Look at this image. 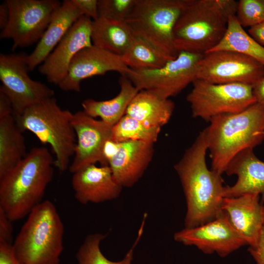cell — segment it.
Here are the masks:
<instances>
[{"label":"cell","mask_w":264,"mask_h":264,"mask_svg":"<svg viewBox=\"0 0 264 264\" xmlns=\"http://www.w3.org/2000/svg\"><path fill=\"white\" fill-rule=\"evenodd\" d=\"M217 50L239 52L264 65V46L245 31L237 21L235 15L230 16L227 30L221 41L208 52Z\"/></svg>","instance_id":"obj_26"},{"label":"cell","mask_w":264,"mask_h":264,"mask_svg":"<svg viewBox=\"0 0 264 264\" xmlns=\"http://www.w3.org/2000/svg\"><path fill=\"white\" fill-rule=\"evenodd\" d=\"M73 114L62 109L54 97L46 99L14 116L23 132L28 131L40 141L48 144L55 155L54 164L64 172L74 155L76 136L71 124Z\"/></svg>","instance_id":"obj_6"},{"label":"cell","mask_w":264,"mask_h":264,"mask_svg":"<svg viewBox=\"0 0 264 264\" xmlns=\"http://www.w3.org/2000/svg\"><path fill=\"white\" fill-rule=\"evenodd\" d=\"M12 222L0 208V242L12 244L13 229Z\"/></svg>","instance_id":"obj_32"},{"label":"cell","mask_w":264,"mask_h":264,"mask_svg":"<svg viewBox=\"0 0 264 264\" xmlns=\"http://www.w3.org/2000/svg\"><path fill=\"white\" fill-rule=\"evenodd\" d=\"M253 90L257 102L264 106V77L253 87Z\"/></svg>","instance_id":"obj_38"},{"label":"cell","mask_w":264,"mask_h":264,"mask_svg":"<svg viewBox=\"0 0 264 264\" xmlns=\"http://www.w3.org/2000/svg\"><path fill=\"white\" fill-rule=\"evenodd\" d=\"M136 0H98L99 18L126 22Z\"/></svg>","instance_id":"obj_31"},{"label":"cell","mask_w":264,"mask_h":264,"mask_svg":"<svg viewBox=\"0 0 264 264\" xmlns=\"http://www.w3.org/2000/svg\"><path fill=\"white\" fill-rule=\"evenodd\" d=\"M264 77V65L235 51L205 53L199 61L198 79L213 84L242 83L253 87Z\"/></svg>","instance_id":"obj_12"},{"label":"cell","mask_w":264,"mask_h":264,"mask_svg":"<svg viewBox=\"0 0 264 264\" xmlns=\"http://www.w3.org/2000/svg\"><path fill=\"white\" fill-rule=\"evenodd\" d=\"M221 209L248 245L254 246L264 227V205L260 196L246 194L224 198Z\"/></svg>","instance_id":"obj_19"},{"label":"cell","mask_w":264,"mask_h":264,"mask_svg":"<svg viewBox=\"0 0 264 264\" xmlns=\"http://www.w3.org/2000/svg\"><path fill=\"white\" fill-rule=\"evenodd\" d=\"M207 150L202 131L174 166L186 201V228L208 222L223 213V180L221 175L207 168L205 161Z\"/></svg>","instance_id":"obj_1"},{"label":"cell","mask_w":264,"mask_h":264,"mask_svg":"<svg viewBox=\"0 0 264 264\" xmlns=\"http://www.w3.org/2000/svg\"><path fill=\"white\" fill-rule=\"evenodd\" d=\"M84 15L73 0H65L54 11L34 50L26 56L29 71L41 65L74 23Z\"/></svg>","instance_id":"obj_21"},{"label":"cell","mask_w":264,"mask_h":264,"mask_svg":"<svg viewBox=\"0 0 264 264\" xmlns=\"http://www.w3.org/2000/svg\"><path fill=\"white\" fill-rule=\"evenodd\" d=\"M107 235L94 233L88 235L76 254L78 264H123V260L113 262L102 253L100 244Z\"/></svg>","instance_id":"obj_29"},{"label":"cell","mask_w":264,"mask_h":264,"mask_svg":"<svg viewBox=\"0 0 264 264\" xmlns=\"http://www.w3.org/2000/svg\"><path fill=\"white\" fill-rule=\"evenodd\" d=\"M22 133L13 115L0 119V178L27 154Z\"/></svg>","instance_id":"obj_25"},{"label":"cell","mask_w":264,"mask_h":264,"mask_svg":"<svg viewBox=\"0 0 264 264\" xmlns=\"http://www.w3.org/2000/svg\"><path fill=\"white\" fill-rule=\"evenodd\" d=\"M12 246L0 242V264H19L14 256Z\"/></svg>","instance_id":"obj_35"},{"label":"cell","mask_w":264,"mask_h":264,"mask_svg":"<svg viewBox=\"0 0 264 264\" xmlns=\"http://www.w3.org/2000/svg\"><path fill=\"white\" fill-rule=\"evenodd\" d=\"M202 55L180 51L176 58L160 68L141 70L130 69L125 75L139 90H148L160 98L169 99L198 79Z\"/></svg>","instance_id":"obj_9"},{"label":"cell","mask_w":264,"mask_h":264,"mask_svg":"<svg viewBox=\"0 0 264 264\" xmlns=\"http://www.w3.org/2000/svg\"><path fill=\"white\" fill-rule=\"evenodd\" d=\"M247 251L256 264H264V227L262 230L257 244L254 246H249Z\"/></svg>","instance_id":"obj_34"},{"label":"cell","mask_w":264,"mask_h":264,"mask_svg":"<svg viewBox=\"0 0 264 264\" xmlns=\"http://www.w3.org/2000/svg\"><path fill=\"white\" fill-rule=\"evenodd\" d=\"M187 95L192 116L209 121L224 114L240 112L257 102L253 86L242 83L217 84L197 79Z\"/></svg>","instance_id":"obj_8"},{"label":"cell","mask_w":264,"mask_h":264,"mask_svg":"<svg viewBox=\"0 0 264 264\" xmlns=\"http://www.w3.org/2000/svg\"><path fill=\"white\" fill-rule=\"evenodd\" d=\"M9 17V9L5 1L0 5V28L1 30L6 26Z\"/></svg>","instance_id":"obj_39"},{"label":"cell","mask_w":264,"mask_h":264,"mask_svg":"<svg viewBox=\"0 0 264 264\" xmlns=\"http://www.w3.org/2000/svg\"><path fill=\"white\" fill-rule=\"evenodd\" d=\"M134 37L126 22L98 18L92 22V44L122 56L131 44Z\"/></svg>","instance_id":"obj_24"},{"label":"cell","mask_w":264,"mask_h":264,"mask_svg":"<svg viewBox=\"0 0 264 264\" xmlns=\"http://www.w3.org/2000/svg\"><path fill=\"white\" fill-rule=\"evenodd\" d=\"M8 22L0 37L13 41L12 50L39 42L55 10L62 2L56 0H6Z\"/></svg>","instance_id":"obj_10"},{"label":"cell","mask_w":264,"mask_h":264,"mask_svg":"<svg viewBox=\"0 0 264 264\" xmlns=\"http://www.w3.org/2000/svg\"><path fill=\"white\" fill-rule=\"evenodd\" d=\"M80 9L84 15L90 18L92 21L99 18L98 0H73Z\"/></svg>","instance_id":"obj_33"},{"label":"cell","mask_w":264,"mask_h":264,"mask_svg":"<svg viewBox=\"0 0 264 264\" xmlns=\"http://www.w3.org/2000/svg\"><path fill=\"white\" fill-rule=\"evenodd\" d=\"M234 0H185L173 31L175 48L203 54L221 41L231 16L236 14Z\"/></svg>","instance_id":"obj_3"},{"label":"cell","mask_w":264,"mask_h":264,"mask_svg":"<svg viewBox=\"0 0 264 264\" xmlns=\"http://www.w3.org/2000/svg\"><path fill=\"white\" fill-rule=\"evenodd\" d=\"M72 187L81 204L99 203L116 198L122 187L114 179L109 166H88L73 174Z\"/></svg>","instance_id":"obj_18"},{"label":"cell","mask_w":264,"mask_h":264,"mask_svg":"<svg viewBox=\"0 0 264 264\" xmlns=\"http://www.w3.org/2000/svg\"><path fill=\"white\" fill-rule=\"evenodd\" d=\"M242 27L250 28L264 22V0H240L235 14Z\"/></svg>","instance_id":"obj_30"},{"label":"cell","mask_w":264,"mask_h":264,"mask_svg":"<svg viewBox=\"0 0 264 264\" xmlns=\"http://www.w3.org/2000/svg\"><path fill=\"white\" fill-rule=\"evenodd\" d=\"M252 148L238 153L229 162L225 172L235 175V184L224 187V198L237 197L246 194L262 196L264 201V162L256 157Z\"/></svg>","instance_id":"obj_20"},{"label":"cell","mask_w":264,"mask_h":264,"mask_svg":"<svg viewBox=\"0 0 264 264\" xmlns=\"http://www.w3.org/2000/svg\"><path fill=\"white\" fill-rule=\"evenodd\" d=\"M161 128L149 127L125 114L111 128V141L120 143L129 140L154 143L157 140Z\"/></svg>","instance_id":"obj_27"},{"label":"cell","mask_w":264,"mask_h":264,"mask_svg":"<svg viewBox=\"0 0 264 264\" xmlns=\"http://www.w3.org/2000/svg\"><path fill=\"white\" fill-rule=\"evenodd\" d=\"M64 227L54 204L46 200L35 207L12 244L19 264H59Z\"/></svg>","instance_id":"obj_5"},{"label":"cell","mask_w":264,"mask_h":264,"mask_svg":"<svg viewBox=\"0 0 264 264\" xmlns=\"http://www.w3.org/2000/svg\"><path fill=\"white\" fill-rule=\"evenodd\" d=\"M248 34L264 46V22L249 28Z\"/></svg>","instance_id":"obj_37"},{"label":"cell","mask_w":264,"mask_h":264,"mask_svg":"<svg viewBox=\"0 0 264 264\" xmlns=\"http://www.w3.org/2000/svg\"><path fill=\"white\" fill-rule=\"evenodd\" d=\"M130 70L122 56L92 45L85 48L73 58L67 73L58 85L64 91L80 92L81 83L87 78L117 71L125 75Z\"/></svg>","instance_id":"obj_16"},{"label":"cell","mask_w":264,"mask_h":264,"mask_svg":"<svg viewBox=\"0 0 264 264\" xmlns=\"http://www.w3.org/2000/svg\"><path fill=\"white\" fill-rule=\"evenodd\" d=\"M122 58L129 68L135 70L156 69L169 61L147 44L135 37Z\"/></svg>","instance_id":"obj_28"},{"label":"cell","mask_w":264,"mask_h":264,"mask_svg":"<svg viewBox=\"0 0 264 264\" xmlns=\"http://www.w3.org/2000/svg\"><path fill=\"white\" fill-rule=\"evenodd\" d=\"M71 124L76 136V144L73 161L68 167L69 172L73 174L97 162L101 166H108L105 150L111 140L112 127L96 120L83 110L73 114Z\"/></svg>","instance_id":"obj_14"},{"label":"cell","mask_w":264,"mask_h":264,"mask_svg":"<svg viewBox=\"0 0 264 264\" xmlns=\"http://www.w3.org/2000/svg\"><path fill=\"white\" fill-rule=\"evenodd\" d=\"M92 20L83 15L72 26L52 52L39 67L47 81L56 85L66 76L74 56L82 49L92 46Z\"/></svg>","instance_id":"obj_15"},{"label":"cell","mask_w":264,"mask_h":264,"mask_svg":"<svg viewBox=\"0 0 264 264\" xmlns=\"http://www.w3.org/2000/svg\"><path fill=\"white\" fill-rule=\"evenodd\" d=\"M119 83L120 89L116 96L104 101L86 99L82 103L83 110L93 118H100L106 124L113 127L125 114L130 103L140 91L125 75H121Z\"/></svg>","instance_id":"obj_22"},{"label":"cell","mask_w":264,"mask_h":264,"mask_svg":"<svg viewBox=\"0 0 264 264\" xmlns=\"http://www.w3.org/2000/svg\"><path fill=\"white\" fill-rule=\"evenodd\" d=\"M154 143L129 140L118 143L108 160L112 175L122 187H131L141 178L151 162Z\"/></svg>","instance_id":"obj_17"},{"label":"cell","mask_w":264,"mask_h":264,"mask_svg":"<svg viewBox=\"0 0 264 264\" xmlns=\"http://www.w3.org/2000/svg\"><path fill=\"white\" fill-rule=\"evenodd\" d=\"M143 228H144L143 227L141 226L140 229H139L138 232V236L136 239V241H135L134 243L132 245V248L130 249V250L128 251V252L127 253V254L125 256L124 258L123 259V264H131L132 259L133 250L142 236V234L143 231Z\"/></svg>","instance_id":"obj_40"},{"label":"cell","mask_w":264,"mask_h":264,"mask_svg":"<svg viewBox=\"0 0 264 264\" xmlns=\"http://www.w3.org/2000/svg\"><path fill=\"white\" fill-rule=\"evenodd\" d=\"M203 131L213 171L221 175L238 153L264 139V106L256 102L244 110L213 117Z\"/></svg>","instance_id":"obj_4"},{"label":"cell","mask_w":264,"mask_h":264,"mask_svg":"<svg viewBox=\"0 0 264 264\" xmlns=\"http://www.w3.org/2000/svg\"><path fill=\"white\" fill-rule=\"evenodd\" d=\"M53 166L48 149L35 147L0 178V208L11 221L28 216L42 202L53 177Z\"/></svg>","instance_id":"obj_2"},{"label":"cell","mask_w":264,"mask_h":264,"mask_svg":"<svg viewBox=\"0 0 264 264\" xmlns=\"http://www.w3.org/2000/svg\"><path fill=\"white\" fill-rule=\"evenodd\" d=\"M26 56L24 54H0V90L10 100L14 117L54 95L53 89L29 77Z\"/></svg>","instance_id":"obj_11"},{"label":"cell","mask_w":264,"mask_h":264,"mask_svg":"<svg viewBox=\"0 0 264 264\" xmlns=\"http://www.w3.org/2000/svg\"><path fill=\"white\" fill-rule=\"evenodd\" d=\"M185 0H136L126 21L133 35L168 61L176 58L173 31Z\"/></svg>","instance_id":"obj_7"},{"label":"cell","mask_w":264,"mask_h":264,"mask_svg":"<svg viewBox=\"0 0 264 264\" xmlns=\"http://www.w3.org/2000/svg\"><path fill=\"white\" fill-rule=\"evenodd\" d=\"M174 238L185 245L195 246L206 254L215 253L222 258L248 245L224 212L208 222L195 227H185L176 232Z\"/></svg>","instance_id":"obj_13"},{"label":"cell","mask_w":264,"mask_h":264,"mask_svg":"<svg viewBox=\"0 0 264 264\" xmlns=\"http://www.w3.org/2000/svg\"><path fill=\"white\" fill-rule=\"evenodd\" d=\"M13 115L12 103L8 96L0 90V119Z\"/></svg>","instance_id":"obj_36"},{"label":"cell","mask_w":264,"mask_h":264,"mask_svg":"<svg viewBox=\"0 0 264 264\" xmlns=\"http://www.w3.org/2000/svg\"><path fill=\"white\" fill-rule=\"evenodd\" d=\"M175 104L146 90H140L129 105L125 114L149 127L161 128L172 115Z\"/></svg>","instance_id":"obj_23"}]
</instances>
